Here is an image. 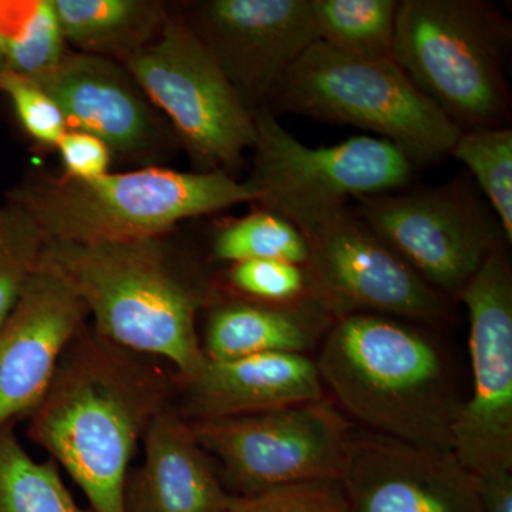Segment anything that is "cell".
<instances>
[{
	"label": "cell",
	"instance_id": "6da1fadb",
	"mask_svg": "<svg viewBox=\"0 0 512 512\" xmlns=\"http://www.w3.org/2000/svg\"><path fill=\"white\" fill-rule=\"evenodd\" d=\"M147 359L84 326L29 414V439L66 470L93 512H123L138 441L171 406L175 377Z\"/></svg>",
	"mask_w": 512,
	"mask_h": 512
},
{
	"label": "cell",
	"instance_id": "7a4b0ae2",
	"mask_svg": "<svg viewBox=\"0 0 512 512\" xmlns=\"http://www.w3.org/2000/svg\"><path fill=\"white\" fill-rule=\"evenodd\" d=\"M330 400L359 429L453 447L463 407L443 349L409 320L353 315L335 320L315 360Z\"/></svg>",
	"mask_w": 512,
	"mask_h": 512
},
{
	"label": "cell",
	"instance_id": "3957f363",
	"mask_svg": "<svg viewBox=\"0 0 512 512\" xmlns=\"http://www.w3.org/2000/svg\"><path fill=\"white\" fill-rule=\"evenodd\" d=\"M37 268L73 289L104 339L168 360L177 369L175 382H190L204 369L197 313L211 291L175 261L163 238L113 244L45 239Z\"/></svg>",
	"mask_w": 512,
	"mask_h": 512
},
{
	"label": "cell",
	"instance_id": "277c9868",
	"mask_svg": "<svg viewBox=\"0 0 512 512\" xmlns=\"http://www.w3.org/2000/svg\"><path fill=\"white\" fill-rule=\"evenodd\" d=\"M15 198L46 241L113 244L163 238L178 222L255 202L258 195L225 171L147 167L90 180L47 177Z\"/></svg>",
	"mask_w": 512,
	"mask_h": 512
},
{
	"label": "cell",
	"instance_id": "5b68a950",
	"mask_svg": "<svg viewBox=\"0 0 512 512\" xmlns=\"http://www.w3.org/2000/svg\"><path fill=\"white\" fill-rule=\"evenodd\" d=\"M512 26L481 0L399 2L393 59L460 131L507 127Z\"/></svg>",
	"mask_w": 512,
	"mask_h": 512
},
{
	"label": "cell",
	"instance_id": "8992f818",
	"mask_svg": "<svg viewBox=\"0 0 512 512\" xmlns=\"http://www.w3.org/2000/svg\"><path fill=\"white\" fill-rule=\"evenodd\" d=\"M266 107L373 131L416 167L450 156L461 134L394 59L345 55L320 40L288 70Z\"/></svg>",
	"mask_w": 512,
	"mask_h": 512
},
{
	"label": "cell",
	"instance_id": "52a82bcc",
	"mask_svg": "<svg viewBox=\"0 0 512 512\" xmlns=\"http://www.w3.org/2000/svg\"><path fill=\"white\" fill-rule=\"evenodd\" d=\"M254 165L248 183L256 204L308 237L348 210L349 200L409 187L416 165L383 138L357 136L330 147L305 146L274 111L254 114Z\"/></svg>",
	"mask_w": 512,
	"mask_h": 512
},
{
	"label": "cell",
	"instance_id": "ba28073f",
	"mask_svg": "<svg viewBox=\"0 0 512 512\" xmlns=\"http://www.w3.org/2000/svg\"><path fill=\"white\" fill-rule=\"evenodd\" d=\"M232 495L339 483L355 424L330 397L272 412L188 421Z\"/></svg>",
	"mask_w": 512,
	"mask_h": 512
},
{
	"label": "cell",
	"instance_id": "9c48e42d",
	"mask_svg": "<svg viewBox=\"0 0 512 512\" xmlns=\"http://www.w3.org/2000/svg\"><path fill=\"white\" fill-rule=\"evenodd\" d=\"M352 212L453 302L494 251L510 247L490 205L461 178L360 198Z\"/></svg>",
	"mask_w": 512,
	"mask_h": 512
},
{
	"label": "cell",
	"instance_id": "30bf717a",
	"mask_svg": "<svg viewBox=\"0 0 512 512\" xmlns=\"http://www.w3.org/2000/svg\"><path fill=\"white\" fill-rule=\"evenodd\" d=\"M123 66L204 171L229 174L254 147V114L183 19L168 18Z\"/></svg>",
	"mask_w": 512,
	"mask_h": 512
},
{
	"label": "cell",
	"instance_id": "8fae6325",
	"mask_svg": "<svg viewBox=\"0 0 512 512\" xmlns=\"http://www.w3.org/2000/svg\"><path fill=\"white\" fill-rule=\"evenodd\" d=\"M305 238L309 298L333 322L382 315L439 325L453 318V301L427 284L349 208Z\"/></svg>",
	"mask_w": 512,
	"mask_h": 512
},
{
	"label": "cell",
	"instance_id": "7c38bea8",
	"mask_svg": "<svg viewBox=\"0 0 512 512\" xmlns=\"http://www.w3.org/2000/svg\"><path fill=\"white\" fill-rule=\"evenodd\" d=\"M508 245L490 255L458 301L470 320L473 387L453 447L474 476L512 471V266Z\"/></svg>",
	"mask_w": 512,
	"mask_h": 512
},
{
	"label": "cell",
	"instance_id": "4fadbf2b",
	"mask_svg": "<svg viewBox=\"0 0 512 512\" xmlns=\"http://www.w3.org/2000/svg\"><path fill=\"white\" fill-rule=\"evenodd\" d=\"M184 22L252 114L319 42L312 0H205Z\"/></svg>",
	"mask_w": 512,
	"mask_h": 512
},
{
	"label": "cell",
	"instance_id": "5bb4252c",
	"mask_svg": "<svg viewBox=\"0 0 512 512\" xmlns=\"http://www.w3.org/2000/svg\"><path fill=\"white\" fill-rule=\"evenodd\" d=\"M339 485L349 512H483L477 476L453 450L356 426Z\"/></svg>",
	"mask_w": 512,
	"mask_h": 512
},
{
	"label": "cell",
	"instance_id": "9a60e30c",
	"mask_svg": "<svg viewBox=\"0 0 512 512\" xmlns=\"http://www.w3.org/2000/svg\"><path fill=\"white\" fill-rule=\"evenodd\" d=\"M87 315L63 279L36 268L0 326V431L36 409Z\"/></svg>",
	"mask_w": 512,
	"mask_h": 512
},
{
	"label": "cell",
	"instance_id": "2e32d148",
	"mask_svg": "<svg viewBox=\"0 0 512 512\" xmlns=\"http://www.w3.org/2000/svg\"><path fill=\"white\" fill-rule=\"evenodd\" d=\"M56 101L69 130L100 138L111 154L146 160L163 143V128L123 64L69 52L35 80Z\"/></svg>",
	"mask_w": 512,
	"mask_h": 512
},
{
	"label": "cell",
	"instance_id": "e0dca14e",
	"mask_svg": "<svg viewBox=\"0 0 512 512\" xmlns=\"http://www.w3.org/2000/svg\"><path fill=\"white\" fill-rule=\"evenodd\" d=\"M143 444V463L124 484L123 512H228L234 495L173 407L151 421Z\"/></svg>",
	"mask_w": 512,
	"mask_h": 512
},
{
	"label": "cell",
	"instance_id": "ac0fdd59",
	"mask_svg": "<svg viewBox=\"0 0 512 512\" xmlns=\"http://www.w3.org/2000/svg\"><path fill=\"white\" fill-rule=\"evenodd\" d=\"M183 387L187 421L272 412L326 397L315 360L308 355L268 353L225 362L207 360Z\"/></svg>",
	"mask_w": 512,
	"mask_h": 512
},
{
	"label": "cell",
	"instance_id": "d6986e66",
	"mask_svg": "<svg viewBox=\"0 0 512 512\" xmlns=\"http://www.w3.org/2000/svg\"><path fill=\"white\" fill-rule=\"evenodd\" d=\"M332 323L311 298L292 303L232 299L212 309L201 348L212 362L268 353L306 355Z\"/></svg>",
	"mask_w": 512,
	"mask_h": 512
},
{
	"label": "cell",
	"instance_id": "ffe728a7",
	"mask_svg": "<svg viewBox=\"0 0 512 512\" xmlns=\"http://www.w3.org/2000/svg\"><path fill=\"white\" fill-rule=\"evenodd\" d=\"M64 42L124 63L163 29L167 8L150 0H52Z\"/></svg>",
	"mask_w": 512,
	"mask_h": 512
},
{
	"label": "cell",
	"instance_id": "44dd1931",
	"mask_svg": "<svg viewBox=\"0 0 512 512\" xmlns=\"http://www.w3.org/2000/svg\"><path fill=\"white\" fill-rule=\"evenodd\" d=\"M320 42L345 55L393 59L396 0H312Z\"/></svg>",
	"mask_w": 512,
	"mask_h": 512
},
{
	"label": "cell",
	"instance_id": "7402d4cb",
	"mask_svg": "<svg viewBox=\"0 0 512 512\" xmlns=\"http://www.w3.org/2000/svg\"><path fill=\"white\" fill-rule=\"evenodd\" d=\"M0 512L93 511L76 503L55 461H36L10 426L0 431Z\"/></svg>",
	"mask_w": 512,
	"mask_h": 512
},
{
	"label": "cell",
	"instance_id": "603a6c76",
	"mask_svg": "<svg viewBox=\"0 0 512 512\" xmlns=\"http://www.w3.org/2000/svg\"><path fill=\"white\" fill-rule=\"evenodd\" d=\"M450 156L463 163L483 192L508 244H512V130L511 127L461 131Z\"/></svg>",
	"mask_w": 512,
	"mask_h": 512
},
{
	"label": "cell",
	"instance_id": "cb8c5ba5",
	"mask_svg": "<svg viewBox=\"0 0 512 512\" xmlns=\"http://www.w3.org/2000/svg\"><path fill=\"white\" fill-rule=\"evenodd\" d=\"M212 255L229 264L278 259L303 266L308 259V242L291 222L259 210L224 225L212 242Z\"/></svg>",
	"mask_w": 512,
	"mask_h": 512
},
{
	"label": "cell",
	"instance_id": "d4e9b609",
	"mask_svg": "<svg viewBox=\"0 0 512 512\" xmlns=\"http://www.w3.org/2000/svg\"><path fill=\"white\" fill-rule=\"evenodd\" d=\"M45 237L32 217L13 202L0 208V326L36 271Z\"/></svg>",
	"mask_w": 512,
	"mask_h": 512
},
{
	"label": "cell",
	"instance_id": "484cf974",
	"mask_svg": "<svg viewBox=\"0 0 512 512\" xmlns=\"http://www.w3.org/2000/svg\"><path fill=\"white\" fill-rule=\"evenodd\" d=\"M6 70L39 79L66 55V42L52 0H35L18 35L3 45Z\"/></svg>",
	"mask_w": 512,
	"mask_h": 512
},
{
	"label": "cell",
	"instance_id": "4316f807",
	"mask_svg": "<svg viewBox=\"0 0 512 512\" xmlns=\"http://www.w3.org/2000/svg\"><path fill=\"white\" fill-rule=\"evenodd\" d=\"M227 281L234 291L249 301L292 303L309 298L303 266L278 259L231 264Z\"/></svg>",
	"mask_w": 512,
	"mask_h": 512
},
{
	"label": "cell",
	"instance_id": "83f0119b",
	"mask_svg": "<svg viewBox=\"0 0 512 512\" xmlns=\"http://www.w3.org/2000/svg\"><path fill=\"white\" fill-rule=\"evenodd\" d=\"M0 92L12 101L20 123L37 143L57 146L69 130L56 101L35 80L5 69L0 73Z\"/></svg>",
	"mask_w": 512,
	"mask_h": 512
},
{
	"label": "cell",
	"instance_id": "f1b7e54d",
	"mask_svg": "<svg viewBox=\"0 0 512 512\" xmlns=\"http://www.w3.org/2000/svg\"><path fill=\"white\" fill-rule=\"evenodd\" d=\"M228 512H349L339 483H308L234 495Z\"/></svg>",
	"mask_w": 512,
	"mask_h": 512
},
{
	"label": "cell",
	"instance_id": "f546056e",
	"mask_svg": "<svg viewBox=\"0 0 512 512\" xmlns=\"http://www.w3.org/2000/svg\"><path fill=\"white\" fill-rule=\"evenodd\" d=\"M56 147L59 148L67 177L90 180L109 173L110 148L92 134L67 130Z\"/></svg>",
	"mask_w": 512,
	"mask_h": 512
},
{
	"label": "cell",
	"instance_id": "4dcf8cb0",
	"mask_svg": "<svg viewBox=\"0 0 512 512\" xmlns=\"http://www.w3.org/2000/svg\"><path fill=\"white\" fill-rule=\"evenodd\" d=\"M477 481L483 512H512V471L485 474Z\"/></svg>",
	"mask_w": 512,
	"mask_h": 512
},
{
	"label": "cell",
	"instance_id": "1f68e13d",
	"mask_svg": "<svg viewBox=\"0 0 512 512\" xmlns=\"http://www.w3.org/2000/svg\"><path fill=\"white\" fill-rule=\"evenodd\" d=\"M6 69L5 53H3L2 43H0V73Z\"/></svg>",
	"mask_w": 512,
	"mask_h": 512
}]
</instances>
